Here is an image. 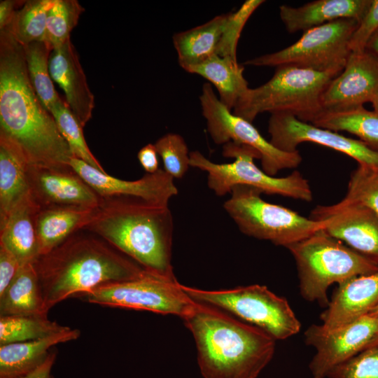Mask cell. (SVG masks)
<instances>
[{"label": "cell", "instance_id": "7bdbcfd3", "mask_svg": "<svg viewBox=\"0 0 378 378\" xmlns=\"http://www.w3.org/2000/svg\"><path fill=\"white\" fill-rule=\"evenodd\" d=\"M56 353L51 351L46 360L35 370L20 378H50Z\"/></svg>", "mask_w": 378, "mask_h": 378}, {"label": "cell", "instance_id": "9c48e42d", "mask_svg": "<svg viewBox=\"0 0 378 378\" xmlns=\"http://www.w3.org/2000/svg\"><path fill=\"white\" fill-rule=\"evenodd\" d=\"M255 188H232L224 208L244 234L287 247L324 228L322 222L304 217L286 207L267 202Z\"/></svg>", "mask_w": 378, "mask_h": 378}, {"label": "cell", "instance_id": "603a6c76", "mask_svg": "<svg viewBox=\"0 0 378 378\" xmlns=\"http://www.w3.org/2000/svg\"><path fill=\"white\" fill-rule=\"evenodd\" d=\"M78 329H67L48 337L0 345V378H20L42 364L54 346L75 340Z\"/></svg>", "mask_w": 378, "mask_h": 378}, {"label": "cell", "instance_id": "2e32d148", "mask_svg": "<svg viewBox=\"0 0 378 378\" xmlns=\"http://www.w3.org/2000/svg\"><path fill=\"white\" fill-rule=\"evenodd\" d=\"M378 96V59L367 51L351 52L342 71L327 85L321 98V112L363 106Z\"/></svg>", "mask_w": 378, "mask_h": 378}, {"label": "cell", "instance_id": "f1b7e54d", "mask_svg": "<svg viewBox=\"0 0 378 378\" xmlns=\"http://www.w3.org/2000/svg\"><path fill=\"white\" fill-rule=\"evenodd\" d=\"M310 123L336 132L353 134L378 152V111H368L362 106L344 111L321 112Z\"/></svg>", "mask_w": 378, "mask_h": 378}, {"label": "cell", "instance_id": "52a82bcc", "mask_svg": "<svg viewBox=\"0 0 378 378\" xmlns=\"http://www.w3.org/2000/svg\"><path fill=\"white\" fill-rule=\"evenodd\" d=\"M223 155L234 160L230 163H214L200 151L190 153V165L207 173L208 186L216 195L223 196L230 193L234 186L244 185L267 195L306 202L312 200L309 182L298 171L286 177L270 176L255 164L253 160L260 159L255 150L234 142L224 144Z\"/></svg>", "mask_w": 378, "mask_h": 378}, {"label": "cell", "instance_id": "6da1fadb", "mask_svg": "<svg viewBox=\"0 0 378 378\" xmlns=\"http://www.w3.org/2000/svg\"><path fill=\"white\" fill-rule=\"evenodd\" d=\"M0 140L29 165L69 168L74 156L30 82L23 46L0 30Z\"/></svg>", "mask_w": 378, "mask_h": 378}, {"label": "cell", "instance_id": "7a4b0ae2", "mask_svg": "<svg viewBox=\"0 0 378 378\" xmlns=\"http://www.w3.org/2000/svg\"><path fill=\"white\" fill-rule=\"evenodd\" d=\"M82 230L102 239L147 272L175 278L173 218L168 205L132 196L102 197Z\"/></svg>", "mask_w": 378, "mask_h": 378}, {"label": "cell", "instance_id": "ab89813d", "mask_svg": "<svg viewBox=\"0 0 378 378\" xmlns=\"http://www.w3.org/2000/svg\"><path fill=\"white\" fill-rule=\"evenodd\" d=\"M21 266L16 256L0 244V294L14 279Z\"/></svg>", "mask_w": 378, "mask_h": 378}, {"label": "cell", "instance_id": "836d02e7", "mask_svg": "<svg viewBox=\"0 0 378 378\" xmlns=\"http://www.w3.org/2000/svg\"><path fill=\"white\" fill-rule=\"evenodd\" d=\"M84 8L76 0H55L48 13L45 41L52 50L71 39Z\"/></svg>", "mask_w": 378, "mask_h": 378}, {"label": "cell", "instance_id": "277c9868", "mask_svg": "<svg viewBox=\"0 0 378 378\" xmlns=\"http://www.w3.org/2000/svg\"><path fill=\"white\" fill-rule=\"evenodd\" d=\"M181 319L195 339L204 378H256L274 354L269 334L217 308L195 302Z\"/></svg>", "mask_w": 378, "mask_h": 378}, {"label": "cell", "instance_id": "f546056e", "mask_svg": "<svg viewBox=\"0 0 378 378\" xmlns=\"http://www.w3.org/2000/svg\"><path fill=\"white\" fill-rule=\"evenodd\" d=\"M23 49L32 87L45 108L50 113L52 107L60 98L49 71L52 49L45 41L31 42L24 46Z\"/></svg>", "mask_w": 378, "mask_h": 378}, {"label": "cell", "instance_id": "b9f144b4", "mask_svg": "<svg viewBox=\"0 0 378 378\" xmlns=\"http://www.w3.org/2000/svg\"><path fill=\"white\" fill-rule=\"evenodd\" d=\"M26 1L4 0L0 1V30L9 27L16 12Z\"/></svg>", "mask_w": 378, "mask_h": 378}, {"label": "cell", "instance_id": "3957f363", "mask_svg": "<svg viewBox=\"0 0 378 378\" xmlns=\"http://www.w3.org/2000/svg\"><path fill=\"white\" fill-rule=\"evenodd\" d=\"M78 231L34 263L46 309L101 286L147 272L92 233Z\"/></svg>", "mask_w": 378, "mask_h": 378}, {"label": "cell", "instance_id": "8992f818", "mask_svg": "<svg viewBox=\"0 0 378 378\" xmlns=\"http://www.w3.org/2000/svg\"><path fill=\"white\" fill-rule=\"evenodd\" d=\"M339 71L321 72L292 65L276 66L263 85L246 91L233 113L251 122L260 113H288L311 122L321 112V98Z\"/></svg>", "mask_w": 378, "mask_h": 378}, {"label": "cell", "instance_id": "74e56055", "mask_svg": "<svg viewBox=\"0 0 378 378\" xmlns=\"http://www.w3.org/2000/svg\"><path fill=\"white\" fill-rule=\"evenodd\" d=\"M263 2L265 1L262 0L246 1L238 10L230 13L229 23L223 34L218 55L237 59L236 49L242 29L251 14Z\"/></svg>", "mask_w": 378, "mask_h": 378}, {"label": "cell", "instance_id": "cb8c5ba5", "mask_svg": "<svg viewBox=\"0 0 378 378\" xmlns=\"http://www.w3.org/2000/svg\"><path fill=\"white\" fill-rule=\"evenodd\" d=\"M96 208L74 206L41 208L36 216L40 256L51 251L75 232L82 230Z\"/></svg>", "mask_w": 378, "mask_h": 378}, {"label": "cell", "instance_id": "7dc6e473", "mask_svg": "<svg viewBox=\"0 0 378 378\" xmlns=\"http://www.w3.org/2000/svg\"><path fill=\"white\" fill-rule=\"evenodd\" d=\"M368 314H370L378 318V305L372 309Z\"/></svg>", "mask_w": 378, "mask_h": 378}, {"label": "cell", "instance_id": "d6986e66", "mask_svg": "<svg viewBox=\"0 0 378 378\" xmlns=\"http://www.w3.org/2000/svg\"><path fill=\"white\" fill-rule=\"evenodd\" d=\"M49 71L52 79L63 90L67 106L85 127L92 118L94 97L71 39L51 51Z\"/></svg>", "mask_w": 378, "mask_h": 378}, {"label": "cell", "instance_id": "5b68a950", "mask_svg": "<svg viewBox=\"0 0 378 378\" xmlns=\"http://www.w3.org/2000/svg\"><path fill=\"white\" fill-rule=\"evenodd\" d=\"M286 248L296 264L302 297L324 307L329 304L327 291L332 284L378 272V264L323 229Z\"/></svg>", "mask_w": 378, "mask_h": 378}, {"label": "cell", "instance_id": "ba28073f", "mask_svg": "<svg viewBox=\"0 0 378 378\" xmlns=\"http://www.w3.org/2000/svg\"><path fill=\"white\" fill-rule=\"evenodd\" d=\"M181 286L194 302L234 316L265 331L275 340H286L300 330L301 323L286 299L265 286L254 284L220 290Z\"/></svg>", "mask_w": 378, "mask_h": 378}, {"label": "cell", "instance_id": "8fae6325", "mask_svg": "<svg viewBox=\"0 0 378 378\" xmlns=\"http://www.w3.org/2000/svg\"><path fill=\"white\" fill-rule=\"evenodd\" d=\"M181 285L176 278L147 272L138 278L107 284L77 296L100 305L172 314L182 318L195 302Z\"/></svg>", "mask_w": 378, "mask_h": 378}, {"label": "cell", "instance_id": "60d3db41", "mask_svg": "<svg viewBox=\"0 0 378 378\" xmlns=\"http://www.w3.org/2000/svg\"><path fill=\"white\" fill-rule=\"evenodd\" d=\"M158 154L155 145L152 144L144 146L139 151L138 160L147 173L153 174L159 169Z\"/></svg>", "mask_w": 378, "mask_h": 378}, {"label": "cell", "instance_id": "7c38bea8", "mask_svg": "<svg viewBox=\"0 0 378 378\" xmlns=\"http://www.w3.org/2000/svg\"><path fill=\"white\" fill-rule=\"evenodd\" d=\"M200 102L208 132L215 144L234 142L252 148L260 155L262 170L272 176L282 169L295 168L301 163L302 158L298 150L285 152L276 148L252 122L227 108L209 83L203 85Z\"/></svg>", "mask_w": 378, "mask_h": 378}, {"label": "cell", "instance_id": "e0dca14e", "mask_svg": "<svg viewBox=\"0 0 378 378\" xmlns=\"http://www.w3.org/2000/svg\"><path fill=\"white\" fill-rule=\"evenodd\" d=\"M29 192L41 208L74 206L96 208L99 196L73 169L29 165Z\"/></svg>", "mask_w": 378, "mask_h": 378}, {"label": "cell", "instance_id": "d4e9b609", "mask_svg": "<svg viewBox=\"0 0 378 378\" xmlns=\"http://www.w3.org/2000/svg\"><path fill=\"white\" fill-rule=\"evenodd\" d=\"M230 13L218 15L203 24L173 36L178 61L183 69L218 54Z\"/></svg>", "mask_w": 378, "mask_h": 378}, {"label": "cell", "instance_id": "ac0fdd59", "mask_svg": "<svg viewBox=\"0 0 378 378\" xmlns=\"http://www.w3.org/2000/svg\"><path fill=\"white\" fill-rule=\"evenodd\" d=\"M72 169L102 197L132 196L147 202L167 206L169 200L178 194L174 178L159 169L135 181H125L108 175L82 160L73 157Z\"/></svg>", "mask_w": 378, "mask_h": 378}, {"label": "cell", "instance_id": "bcb514c9", "mask_svg": "<svg viewBox=\"0 0 378 378\" xmlns=\"http://www.w3.org/2000/svg\"><path fill=\"white\" fill-rule=\"evenodd\" d=\"M374 110L378 111V96L372 102Z\"/></svg>", "mask_w": 378, "mask_h": 378}, {"label": "cell", "instance_id": "e575fe53", "mask_svg": "<svg viewBox=\"0 0 378 378\" xmlns=\"http://www.w3.org/2000/svg\"><path fill=\"white\" fill-rule=\"evenodd\" d=\"M342 200L365 206L378 216V168L358 164L351 173Z\"/></svg>", "mask_w": 378, "mask_h": 378}, {"label": "cell", "instance_id": "4dcf8cb0", "mask_svg": "<svg viewBox=\"0 0 378 378\" xmlns=\"http://www.w3.org/2000/svg\"><path fill=\"white\" fill-rule=\"evenodd\" d=\"M61 326L43 316H0V345L44 338L63 331Z\"/></svg>", "mask_w": 378, "mask_h": 378}, {"label": "cell", "instance_id": "f6af8a7d", "mask_svg": "<svg viewBox=\"0 0 378 378\" xmlns=\"http://www.w3.org/2000/svg\"><path fill=\"white\" fill-rule=\"evenodd\" d=\"M376 345H378V332L374 335L373 339L370 341V342L368 344V346H366L365 349H367L368 347L374 346H376Z\"/></svg>", "mask_w": 378, "mask_h": 378}, {"label": "cell", "instance_id": "44dd1931", "mask_svg": "<svg viewBox=\"0 0 378 378\" xmlns=\"http://www.w3.org/2000/svg\"><path fill=\"white\" fill-rule=\"evenodd\" d=\"M370 3L371 0H317L300 7L281 5L279 15L288 32H304L339 19L359 22Z\"/></svg>", "mask_w": 378, "mask_h": 378}, {"label": "cell", "instance_id": "ee69618b", "mask_svg": "<svg viewBox=\"0 0 378 378\" xmlns=\"http://www.w3.org/2000/svg\"><path fill=\"white\" fill-rule=\"evenodd\" d=\"M365 50L378 59V30L368 41L365 48Z\"/></svg>", "mask_w": 378, "mask_h": 378}, {"label": "cell", "instance_id": "d6a6232c", "mask_svg": "<svg viewBox=\"0 0 378 378\" xmlns=\"http://www.w3.org/2000/svg\"><path fill=\"white\" fill-rule=\"evenodd\" d=\"M57 126L67 142L74 157L93 167L106 172L90 151L83 135V127L74 116L64 99L61 97L50 110Z\"/></svg>", "mask_w": 378, "mask_h": 378}, {"label": "cell", "instance_id": "4316f807", "mask_svg": "<svg viewBox=\"0 0 378 378\" xmlns=\"http://www.w3.org/2000/svg\"><path fill=\"white\" fill-rule=\"evenodd\" d=\"M244 69L236 59L214 55L184 70L200 75L212 83L218 90L220 102L232 111L248 89Z\"/></svg>", "mask_w": 378, "mask_h": 378}, {"label": "cell", "instance_id": "ffe728a7", "mask_svg": "<svg viewBox=\"0 0 378 378\" xmlns=\"http://www.w3.org/2000/svg\"><path fill=\"white\" fill-rule=\"evenodd\" d=\"M321 314L326 332L346 326L368 314L378 305V272L349 279L340 284Z\"/></svg>", "mask_w": 378, "mask_h": 378}, {"label": "cell", "instance_id": "5bb4252c", "mask_svg": "<svg viewBox=\"0 0 378 378\" xmlns=\"http://www.w3.org/2000/svg\"><path fill=\"white\" fill-rule=\"evenodd\" d=\"M268 132L270 143L285 152L296 151L299 144L312 142L341 152L354 159L358 164L378 168V152L361 141L300 120L290 113H271Z\"/></svg>", "mask_w": 378, "mask_h": 378}, {"label": "cell", "instance_id": "9a60e30c", "mask_svg": "<svg viewBox=\"0 0 378 378\" xmlns=\"http://www.w3.org/2000/svg\"><path fill=\"white\" fill-rule=\"evenodd\" d=\"M309 218L322 222L327 234L378 264V216L369 208L342 200L317 206Z\"/></svg>", "mask_w": 378, "mask_h": 378}, {"label": "cell", "instance_id": "7402d4cb", "mask_svg": "<svg viewBox=\"0 0 378 378\" xmlns=\"http://www.w3.org/2000/svg\"><path fill=\"white\" fill-rule=\"evenodd\" d=\"M40 209L28 192L0 225V244L9 249L22 265L35 263L40 257L36 233Z\"/></svg>", "mask_w": 378, "mask_h": 378}, {"label": "cell", "instance_id": "83f0119b", "mask_svg": "<svg viewBox=\"0 0 378 378\" xmlns=\"http://www.w3.org/2000/svg\"><path fill=\"white\" fill-rule=\"evenodd\" d=\"M29 166L19 152L0 140V225L29 192Z\"/></svg>", "mask_w": 378, "mask_h": 378}, {"label": "cell", "instance_id": "f35d334b", "mask_svg": "<svg viewBox=\"0 0 378 378\" xmlns=\"http://www.w3.org/2000/svg\"><path fill=\"white\" fill-rule=\"evenodd\" d=\"M377 30L378 0H371L368 10L351 37L349 41L351 52L364 51L368 41Z\"/></svg>", "mask_w": 378, "mask_h": 378}, {"label": "cell", "instance_id": "30bf717a", "mask_svg": "<svg viewBox=\"0 0 378 378\" xmlns=\"http://www.w3.org/2000/svg\"><path fill=\"white\" fill-rule=\"evenodd\" d=\"M358 24V21L349 18L323 24L304 31L291 46L244 64L257 66L292 65L321 72H341L351 53L349 41Z\"/></svg>", "mask_w": 378, "mask_h": 378}, {"label": "cell", "instance_id": "1f68e13d", "mask_svg": "<svg viewBox=\"0 0 378 378\" xmlns=\"http://www.w3.org/2000/svg\"><path fill=\"white\" fill-rule=\"evenodd\" d=\"M55 0H29L16 12L9 29L22 46L45 41L48 13Z\"/></svg>", "mask_w": 378, "mask_h": 378}, {"label": "cell", "instance_id": "4fadbf2b", "mask_svg": "<svg viewBox=\"0 0 378 378\" xmlns=\"http://www.w3.org/2000/svg\"><path fill=\"white\" fill-rule=\"evenodd\" d=\"M378 332V318L368 314L332 331L313 324L304 332V341L316 349L309 363L313 378H326L336 366L363 351Z\"/></svg>", "mask_w": 378, "mask_h": 378}, {"label": "cell", "instance_id": "484cf974", "mask_svg": "<svg viewBox=\"0 0 378 378\" xmlns=\"http://www.w3.org/2000/svg\"><path fill=\"white\" fill-rule=\"evenodd\" d=\"M34 263L21 266L16 276L0 294V316H48Z\"/></svg>", "mask_w": 378, "mask_h": 378}, {"label": "cell", "instance_id": "8d00e7d4", "mask_svg": "<svg viewBox=\"0 0 378 378\" xmlns=\"http://www.w3.org/2000/svg\"><path fill=\"white\" fill-rule=\"evenodd\" d=\"M328 378H378V345L368 347L335 367Z\"/></svg>", "mask_w": 378, "mask_h": 378}, {"label": "cell", "instance_id": "d590c367", "mask_svg": "<svg viewBox=\"0 0 378 378\" xmlns=\"http://www.w3.org/2000/svg\"><path fill=\"white\" fill-rule=\"evenodd\" d=\"M161 157L164 170L172 177L181 178L190 165V153L183 138L178 134L167 133L154 144Z\"/></svg>", "mask_w": 378, "mask_h": 378}]
</instances>
